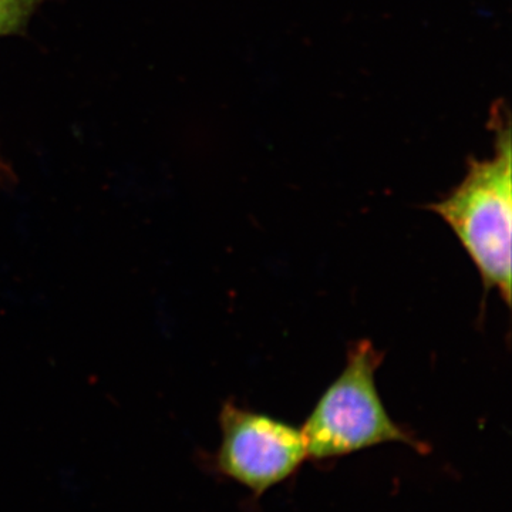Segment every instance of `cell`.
<instances>
[{"instance_id": "5b68a950", "label": "cell", "mask_w": 512, "mask_h": 512, "mask_svg": "<svg viewBox=\"0 0 512 512\" xmlns=\"http://www.w3.org/2000/svg\"><path fill=\"white\" fill-rule=\"evenodd\" d=\"M6 170L5 167H3L2 161H0V175L5 174Z\"/></svg>"}, {"instance_id": "3957f363", "label": "cell", "mask_w": 512, "mask_h": 512, "mask_svg": "<svg viewBox=\"0 0 512 512\" xmlns=\"http://www.w3.org/2000/svg\"><path fill=\"white\" fill-rule=\"evenodd\" d=\"M221 444L214 468L261 497L284 483L308 458L302 431L264 413L225 402L220 417Z\"/></svg>"}, {"instance_id": "7a4b0ae2", "label": "cell", "mask_w": 512, "mask_h": 512, "mask_svg": "<svg viewBox=\"0 0 512 512\" xmlns=\"http://www.w3.org/2000/svg\"><path fill=\"white\" fill-rule=\"evenodd\" d=\"M383 353L370 340L350 348L345 369L323 392L301 427L313 461L349 456L386 443H402L419 453L429 447L390 417L376 386Z\"/></svg>"}, {"instance_id": "277c9868", "label": "cell", "mask_w": 512, "mask_h": 512, "mask_svg": "<svg viewBox=\"0 0 512 512\" xmlns=\"http://www.w3.org/2000/svg\"><path fill=\"white\" fill-rule=\"evenodd\" d=\"M42 2L45 0H0V36L22 28Z\"/></svg>"}, {"instance_id": "6da1fadb", "label": "cell", "mask_w": 512, "mask_h": 512, "mask_svg": "<svg viewBox=\"0 0 512 512\" xmlns=\"http://www.w3.org/2000/svg\"><path fill=\"white\" fill-rule=\"evenodd\" d=\"M511 134L498 127L494 156L468 161V171L429 210L443 218L481 276L485 292L511 305Z\"/></svg>"}]
</instances>
